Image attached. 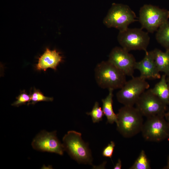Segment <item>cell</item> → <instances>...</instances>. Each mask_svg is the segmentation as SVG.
<instances>
[{
	"instance_id": "cell-1",
	"label": "cell",
	"mask_w": 169,
	"mask_h": 169,
	"mask_svg": "<svg viewBox=\"0 0 169 169\" xmlns=\"http://www.w3.org/2000/svg\"><path fill=\"white\" fill-rule=\"evenodd\" d=\"M116 114L117 130L123 136L131 138L141 132L143 116L136 107L124 105Z\"/></svg>"
},
{
	"instance_id": "cell-2",
	"label": "cell",
	"mask_w": 169,
	"mask_h": 169,
	"mask_svg": "<svg viewBox=\"0 0 169 169\" xmlns=\"http://www.w3.org/2000/svg\"><path fill=\"white\" fill-rule=\"evenodd\" d=\"M94 71L97 85L103 89H120L126 81V75L108 60L97 64Z\"/></svg>"
},
{
	"instance_id": "cell-3",
	"label": "cell",
	"mask_w": 169,
	"mask_h": 169,
	"mask_svg": "<svg viewBox=\"0 0 169 169\" xmlns=\"http://www.w3.org/2000/svg\"><path fill=\"white\" fill-rule=\"evenodd\" d=\"M63 145L71 157L79 163L92 164L93 158L88 144L82 139L81 134L70 131L63 138Z\"/></svg>"
},
{
	"instance_id": "cell-4",
	"label": "cell",
	"mask_w": 169,
	"mask_h": 169,
	"mask_svg": "<svg viewBox=\"0 0 169 169\" xmlns=\"http://www.w3.org/2000/svg\"><path fill=\"white\" fill-rule=\"evenodd\" d=\"M136 18L135 13L128 6L113 3L104 18L103 23L107 28H115L121 31L137 21Z\"/></svg>"
},
{
	"instance_id": "cell-5",
	"label": "cell",
	"mask_w": 169,
	"mask_h": 169,
	"mask_svg": "<svg viewBox=\"0 0 169 169\" xmlns=\"http://www.w3.org/2000/svg\"><path fill=\"white\" fill-rule=\"evenodd\" d=\"M169 11L151 4H145L139 10L138 21L142 29L153 33L168 21Z\"/></svg>"
},
{
	"instance_id": "cell-6",
	"label": "cell",
	"mask_w": 169,
	"mask_h": 169,
	"mask_svg": "<svg viewBox=\"0 0 169 169\" xmlns=\"http://www.w3.org/2000/svg\"><path fill=\"white\" fill-rule=\"evenodd\" d=\"M117 38L121 47L129 52L139 50L146 52L150 41L148 32L141 28H128L119 31Z\"/></svg>"
},
{
	"instance_id": "cell-7",
	"label": "cell",
	"mask_w": 169,
	"mask_h": 169,
	"mask_svg": "<svg viewBox=\"0 0 169 169\" xmlns=\"http://www.w3.org/2000/svg\"><path fill=\"white\" fill-rule=\"evenodd\" d=\"M149 87L146 79L140 76L133 77L117 93V99L124 105L134 106L141 95Z\"/></svg>"
},
{
	"instance_id": "cell-8",
	"label": "cell",
	"mask_w": 169,
	"mask_h": 169,
	"mask_svg": "<svg viewBox=\"0 0 169 169\" xmlns=\"http://www.w3.org/2000/svg\"><path fill=\"white\" fill-rule=\"evenodd\" d=\"M146 118L141 132L145 140L158 142L169 138V123L164 115H157Z\"/></svg>"
},
{
	"instance_id": "cell-9",
	"label": "cell",
	"mask_w": 169,
	"mask_h": 169,
	"mask_svg": "<svg viewBox=\"0 0 169 169\" xmlns=\"http://www.w3.org/2000/svg\"><path fill=\"white\" fill-rule=\"evenodd\" d=\"M136 107L142 115L146 118L157 115H164L167 105L151 91L147 89L140 96Z\"/></svg>"
},
{
	"instance_id": "cell-10",
	"label": "cell",
	"mask_w": 169,
	"mask_h": 169,
	"mask_svg": "<svg viewBox=\"0 0 169 169\" xmlns=\"http://www.w3.org/2000/svg\"><path fill=\"white\" fill-rule=\"evenodd\" d=\"M31 146L35 150L60 155H63L64 151L63 144L57 136L56 131L51 132L45 130L41 131L33 138Z\"/></svg>"
},
{
	"instance_id": "cell-11",
	"label": "cell",
	"mask_w": 169,
	"mask_h": 169,
	"mask_svg": "<svg viewBox=\"0 0 169 169\" xmlns=\"http://www.w3.org/2000/svg\"><path fill=\"white\" fill-rule=\"evenodd\" d=\"M108 60L126 76H133L136 61L128 51L121 47H115L109 54Z\"/></svg>"
},
{
	"instance_id": "cell-12",
	"label": "cell",
	"mask_w": 169,
	"mask_h": 169,
	"mask_svg": "<svg viewBox=\"0 0 169 169\" xmlns=\"http://www.w3.org/2000/svg\"><path fill=\"white\" fill-rule=\"evenodd\" d=\"M135 69L139 71L140 76L145 79H160L161 77L156 65L152 50L145 52L144 58L136 62Z\"/></svg>"
},
{
	"instance_id": "cell-13",
	"label": "cell",
	"mask_w": 169,
	"mask_h": 169,
	"mask_svg": "<svg viewBox=\"0 0 169 169\" xmlns=\"http://www.w3.org/2000/svg\"><path fill=\"white\" fill-rule=\"evenodd\" d=\"M62 60V57L59 52L55 50H51L47 48L39 58L36 68L38 70L46 71L49 68L56 70Z\"/></svg>"
},
{
	"instance_id": "cell-14",
	"label": "cell",
	"mask_w": 169,
	"mask_h": 169,
	"mask_svg": "<svg viewBox=\"0 0 169 169\" xmlns=\"http://www.w3.org/2000/svg\"><path fill=\"white\" fill-rule=\"evenodd\" d=\"M156 65L160 72L169 77V50L163 52L156 48L152 50Z\"/></svg>"
},
{
	"instance_id": "cell-15",
	"label": "cell",
	"mask_w": 169,
	"mask_h": 169,
	"mask_svg": "<svg viewBox=\"0 0 169 169\" xmlns=\"http://www.w3.org/2000/svg\"><path fill=\"white\" fill-rule=\"evenodd\" d=\"M166 77L164 74L162 75L160 80L150 89L155 95L167 106L169 105V87Z\"/></svg>"
},
{
	"instance_id": "cell-16",
	"label": "cell",
	"mask_w": 169,
	"mask_h": 169,
	"mask_svg": "<svg viewBox=\"0 0 169 169\" xmlns=\"http://www.w3.org/2000/svg\"><path fill=\"white\" fill-rule=\"evenodd\" d=\"M114 90L112 89L108 90V95L104 99L102 100V109L107 119V123L112 124L117 122V115L113 109V92Z\"/></svg>"
},
{
	"instance_id": "cell-17",
	"label": "cell",
	"mask_w": 169,
	"mask_h": 169,
	"mask_svg": "<svg viewBox=\"0 0 169 169\" xmlns=\"http://www.w3.org/2000/svg\"><path fill=\"white\" fill-rule=\"evenodd\" d=\"M155 38L157 42L165 49L169 50V21L162 25L157 30Z\"/></svg>"
},
{
	"instance_id": "cell-18",
	"label": "cell",
	"mask_w": 169,
	"mask_h": 169,
	"mask_svg": "<svg viewBox=\"0 0 169 169\" xmlns=\"http://www.w3.org/2000/svg\"><path fill=\"white\" fill-rule=\"evenodd\" d=\"M130 169H150V163L145 151L142 150Z\"/></svg>"
},
{
	"instance_id": "cell-19",
	"label": "cell",
	"mask_w": 169,
	"mask_h": 169,
	"mask_svg": "<svg viewBox=\"0 0 169 169\" xmlns=\"http://www.w3.org/2000/svg\"><path fill=\"white\" fill-rule=\"evenodd\" d=\"M86 114L91 116L94 123H98L102 120L104 115L101 107L99 103L97 101L95 103L91 111L87 112Z\"/></svg>"
},
{
	"instance_id": "cell-20",
	"label": "cell",
	"mask_w": 169,
	"mask_h": 169,
	"mask_svg": "<svg viewBox=\"0 0 169 169\" xmlns=\"http://www.w3.org/2000/svg\"><path fill=\"white\" fill-rule=\"evenodd\" d=\"M53 100V97L45 96L39 90L34 89L33 92L31 94V100L28 104L34 105L40 101H52Z\"/></svg>"
},
{
	"instance_id": "cell-21",
	"label": "cell",
	"mask_w": 169,
	"mask_h": 169,
	"mask_svg": "<svg viewBox=\"0 0 169 169\" xmlns=\"http://www.w3.org/2000/svg\"><path fill=\"white\" fill-rule=\"evenodd\" d=\"M16 99L17 100L12 104V105L18 107L25 104L26 102H28V104L31 100V94L28 95L24 90Z\"/></svg>"
},
{
	"instance_id": "cell-22",
	"label": "cell",
	"mask_w": 169,
	"mask_h": 169,
	"mask_svg": "<svg viewBox=\"0 0 169 169\" xmlns=\"http://www.w3.org/2000/svg\"><path fill=\"white\" fill-rule=\"evenodd\" d=\"M115 146V143L113 141H111L103 149L102 152V156L105 157L111 158Z\"/></svg>"
},
{
	"instance_id": "cell-23",
	"label": "cell",
	"mask_w": 169,
	"mask_h": 169,
	"mask_svg": "<svg viewBox=\"0 0 169 169\" xmlns=\"http://www.w3.org/2000/svg\"><path fill=\"white\" fill-rule=\"evenodd\" d=\"M122 167L121 161L120 159H119L118 160L117 162L114 166V169H121Z\"/></svg>"
},
{
	"instance_id": "cell-24",
	"label": "cell",
	"mask_w": 169,
	"mask_h": 169,
	"mask_svg": "<svg viewBox=\"0 0 169 169\" xmlns=\"http://www.w3.org/2000/svg\"><path fill=\"white\" fill-rule=\"evenodd\" d=\"M165 117L166 120L169 123V109L166 113L165 115Z\"/></svg>"
},
{
	"instance_id": "cell-25",
	"label": "cell",
	"mask_w": 169,
	"mask_h": 169,
	"mask_svg": "<svg viewBox=\"0 0 169 169\" xmlns=\"http://www.w3.org/2000/svg\"><path fill=\"white\" fill-rule=\"evenodd\" d=\"M164 169H169V156H168V159H167V165L164 167Z\"/></svg>"
},
{
	"instance_id": "cell-26",
	"label": "cell",
	"mask_w": 169,
	"mask_h": 169,
	"mask_svg": "<svg viewBox=\"0 0 169 169\" xmlns=\"http://www.w3.org/2000/svg\"><path fill=\"white\" fill-rule=\"evenodd\" d=\"M166 80L169 87V77H166Z\"/></svg>"
}]
</instances>
